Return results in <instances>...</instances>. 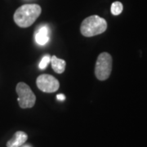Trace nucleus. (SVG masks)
Wrapping results in <instances>:
<instances>
[{
  "mask_svg": "<svg viewBox=\"0 0 147 147\" xmlns=\"http://www.w3.org/2000/svg\"><path fill=\"white\" fill-rule=\"evenodd\" d=\"M106 29L107 22L105 19L97 15H92L83 21L80 31L84 36L93 37L104 33Z\"/></svg>",
  "mask_w": 147,
  "mask_h": 147,
  "instance_id": "nucleus-2",
  "label": "nucleus"
},
{
  "mask_svg": "<svg viewBox=\"0 0 147 147\" xmlns=\"http://www.w3.org/2000/svg\"><path fill=\"white\" fill-rule=\"evenodd\" d=\"M49 62H51V56L49 54L44 55L42 57L40 63H39V69H45L47 66V65L49 64Z\"/></svg>",
  "mask_w": 147,
  "mask_h": 147,
  "instance_id": "nucleus-10",
  "label": "nucleus"
},
{
  "mask_svg": "<svg viewBox=\"0 0 147 147\" xmlns=\"http://www.w3.org/2000/svg\"><path fill=\"white\" fill-rule=\"evenodd\" d=\"M24 147H30V146H24Z\"/></svg>",
  "mask_w": 147,
  "mask_h": 147,
  "instance_id": "nucleus-12",
  "label": "nucleus"
},
{
  "mask_svg": "<svg viewBox=\"0 0 147 147\" xmlns=\"http://www.w3.org/2000/svg\"><path fill=\"white\" fill-rule=\"evenodd\" d=\"M113 60L108 53H101L96 59L95 65V75L100 81L106 80L112 71Z\"/></svg>",
  "mask_w": 147,
  "mask_h": 147,
  "instance_id": "nucleus-3",
  "label": "nucleus"
},
{
  "mask_svg": "<svg viewBox=\"0 0 147 147\" xmlns=\"http://www.w3.org/2000/svg\"><path fill=\"white\" fill-rule=\"evenodd\" d=\"M36 84L38 89L47 93L55 92L60 88V83L57 79L47 74L39 75L36 79Z\"/></svg>",
  "mask_w": 147,
  "mask_h": 147,
  "instance_id": "nucleus-5",
  "label": "nucleus"
},
{
  "mask_svg": "<svg viewBox=\"0 0 147 147\" xmlns=\"http://www.w3.org/2000/svg\"><path fill=\"white\" fill-rule=\"evenodd\" d=\"M41 12L42 8L38 4H24L16 9L13 19L18 26L27 28L34 23Z\"/></svg>",
  "mask_w": 147,
  "mask_h": 147,
  "instance_id": "nucleus-1",
  "label": "nucleus"
},
{
  "mask_svg": "<svg viewBox=\"0 0 147 147\" xmlns=\"http://www.w3.org/2000/svg\"><path fill=\"white\" fill-rule=\"evenodd\" d=\"M57 98L59 100H64L65 99V96L63 94H59V95H57Z\"/></svg>",
  "mask_w": 147,
  "mask_h": 147,
  "instance_id": "nucleus-11",
  "label": "nucleus"
},
{
  "mask_svg": "<svg viewBox=\"0 0 147 147\" xmlns=\"http://www.w3.org/2000/svg\"><path fill=\"white\" fill-rule=\"evenodd\" d=\"M28 139V135L25 131H16L8 142H7V147H21L24 145Z\"/></svg>",
  "mask_w": 147,
  "mask_h": 147,
  "instance_id": "nucleus-6",
  "label": "nucleus"
},
{
  "mask_svg": "<svg viewBox=\"0 0 147 147\" xmlns=\"http://www.w3.org/2000/svg\"><path fill=\"white\" fill-rule=\"evenodd\" d=\"M35 41L39 45H45L49 41V29L48 27H40L35 34Z\"/></svg>",
  "mask_w": 147,
  "mask_h": 147,
  "instance_id": "nucleus-7",
  "label": "nucleus"
},
{
  "mask_svg": "<svg viewBox=\"0 0 147 147\" xmlns=\"http://www.w3.org/2000/svg\"><path fill=\"white\" fill-rule=\"evenodd\" d=\"M123 9V4L121 3L120 2L116 1V2H114V3H112L110 11H111V13H112L114 16H118V15H119V14L122 13Z\"/></svg>",
  "mask_w": 147,
  "mask_h": 147,
  "instance_id": "nucleus-9",
  "label": "nucleus"
},
{
  "mask_svg": "<svg viewBox=\"0 0 147 147\" xmlns=\"http://www.w3.org/2000/svg\"><path fill=\"white\" fill-rule=\"evenodd\" d=\"M16 93L18 95V103L21 109L32 108L36 102V96L32 92L30 86L21 82L18 83L16 88Z\"/></svg>",
  "mask_w": 147,
  "mask_h": 147,
  "instance_id": "nucleus-4",
  "label": "nucleus"
},
{
  "mask_svg": "<svg viewBox=\"0 0 147 147\" xmlns=\"http://www.w3.org/2000/svg\"><path fill=\"white\" fill-rule=\"evenodd\" d=\"M51 63H52V68L57 74H62L65 69L66 62L63 59H59L56 56H53L51 57Z\"/></svg>",
  "mask_w": 147,
  "mask_h": 147,
  "instance_id": "nucleus-8",
  "label": "nucleus"
}]
</instances>
